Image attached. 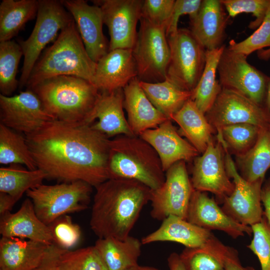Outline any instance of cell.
I'll return each mask as SVG.
<instances>
[{
	"label": "cell",
	"mask_w": 270,
	"mask_h": 270,
	"mask_svg": "<svg viewBox=\"0 0 270 270\" xmlns=\"http://www.w3.org/2000/svg\"><path fill=\"white\" fill-rule=\"evenodd\" d=\"M240 175L246 181L264 179L270 168V130L261 128L256 142L246 153L236 156Z\"/></svg>",
	"instance_id": "obj_30"
},
{
	"label": "cell",
	"mask_w": 270,
	"mask_h": 270,
	"mask_svg": "<svg viewBox=\"0 0 270 270\" xmlns=\"http://www.w3.org/2000/svg\"><path fill=\"white\" fill-rule=\"evenodd\" d=\"M264 104L262 106L264 110L266 115L268 126H270V78H269L266 94L264 98Z\"/></svg>",
	"instance_id": "obj_50"
},
{
	"label": "cell",
	"mask_w": 270,
	"mask_h": 270,
	"mask_svg": "<svg viewBox=\"0 0 270 270\" xmlns=\"http://www.w3.org/2000/svg\"><path fill=\"white\" fill-rule=\"evenodd\" d=\"M53 244L64 250H71L80 240L82 232L68 214L56 218L49 226Z\"/></svg>",
	"instance_id": "obj_40"
},
{
	"label": "cell",
	"mask_w": 270,
	"mask_h": 270,
	"mask_svg": "<svg viewBox=\"0 0 270 270\" xmlns=\"http://www.w3.org/2000/svg\"><path fill=\"white\" fill-rule=\"evenodd\" d=\"M38 0H2L0 4V42L12 40L37 15Z\"/></svg>",
	"instance_id": "obj_32"
},
{
	"label": "cell",
	"mask_w": 270,
	"mask_h": 270,
	"mask_svg": "<svg viewBox=\"0 0 270 270\" xmlns=\"http://www.w3.org/2000/svg\"><path fill=\"white\" fill-rule=\"evenodd\" d=\"M237 252L214 236L202 246L186 248L180 256L187 270H224L226 260Z\"/></svg>",
	"instance_id": "obj_29"
},
{
	"label": "cell",
	"mask_w": 270,
	"mask_h": 270,
	"mask_svg": "<svg viewBox=\"0 0 270 270\" xmlns=\"http://www.w3.org/2000/svg\"><path fill=\"white\" fill-rule=\"evenodd\" d=\"M123 89L100 92L94 107L84 123L108 138L126 134L134 135L124 112Z\"/></svg>",
	"instance_id": "obj_21"
},
{
	"label": "cell",
	"mask_w": 270,
	"mask_h": 270,
	"mask_svg": "<svg viewBox=\"0 0 270 270\" xmlns=\"http://www.w3.org/2000/svg\"><path fill=\"white\" fill-rule=\"evenodd\" d=\"M26 138L47 178L82 180L95 188L110 178V138L91 124L53 120Z\"/></svg>",
	"instance_id": "obj_1"
},
{
	"label": "cell",
	"mask_w": 270,
	"mask_h": 270,
	"mask_svg": "<svg viewBox=\"0 0 270 270\" xmlns=\"http://www.w3.org/2000/svg\"><path fill=\"white\" fill-rule=\"evenodd\" d=\"M92 187L82 180L54 185L42 184L26 194L32 200L38 217L49 226L60 216L86 210Z\"/></svg>",
	"instance_id": "obj_6"
},
{
	"label": "cell",
	"mask_w": 270,
	"mask_h": 270,
	"mask_svg": "<svg viewBox=\"0 0 270 270\" xmlns=\"http://www.w3.org/2000/svg\"><path fill=\"white\" fill-rule=\"evenodd\" d=\"M140 84L152 104L170 120L192 94L167 79L156 82L140 80Z\"/></svg>",
	"instance_id": "obj_31"
},
{
	"label": "cell",
	"mask_w": 270,
	"mask_h": 270,
	"mask_svg": "<svg viewBox=\"0 0 270 270\" xmlns=\"http://www.w3.org/2000/svg\"><path fill=\"white\" fill-rule=\"evenodd\" d=\"M266 47H270V6L264 21L254 33L240 42L231 40L228 46L230 50L246 56ZM270 56V48L260 57L265 58Z\"/></svg>",
	"instance_id": "obj_39"
},
{
	"label": "cell",
	"mask_w": 270,
	"mask_h": 270,
	"mask_svg": "<svg viewBox=\"0 0 270 270\" xmlns=\"http://www.w3.org/2000/svg\"><path fill=\"white\" fill-rule=\"evenodd\" d=\"M141 240L128 236L124 240L98 238L94 246L108 270H125L138 265Z\"/></svg>",
	"instance_id": "obj_28"
},
{
	"label": "cell",
	"mask_w": 270,
	"mask_h": 270,
	"mask_svg": "<svg viewBox=\"0 0 270 270\" xmlns=\"http://www.w3.org/2000/svg\"><path fill=\"white\" fill-rule=\"evenodd\" d=\"M174 0H144L141 18L158 25L166 26L170 18Z\"/></svg>",
	"instance_id": "obj_43"
},
{
	"label": "cell",
	"mask_w": 270,
	"mask_h": 270,
	"mask_svg": "<svg viewBox=\"0 0 270 270\" xmlns=\"http://www.w3.org/2000/svg\"><path fill=\"white\" fill-rule=\"evenodd\" d=\"M96 66L88 54L73 20L40 57L26 86L28 88L43 80L60 76L81 78L92 84Z\"/></svg>",
	"instance_id": "obj_3"
},
{
	"label": "cell",
	"mask_w": 270,
	"mask_h": 270,
	"mask_svg": "<svg viewBox=\"0 0 270 270\" xmlns=\"http://www.w3.org/2000/svg\"><path fill=\"white\" fill-rule=\"evenodd\" d=\"M28 88L54 120L66 122H84L100 94L89 81L69 76L50 78Z\"/></svg>",
	"instance_id": "obj_4"
},
{
	"label": "cell",
	"mask_w": 270,
	"mask_h": 270,
	"mask_svg": "<svg viewBox=\"0 0 270 270\" xmlns=\"http://www.w3.org/2000/svg\"><path fill=\"white\" fill-rule=\"evenodd\" d=\"M23 52L14 40L0 42V91L10 96L19 86L16 78L18 64Z\"/></svg>",
	"instance_id": "obj_36"
},
{
	"label": "cell",
	"mask_w": 270,
	"mask_h": 270,
	"mask_svg": "<svg viewBox=\"0 0 270 270\" xmlns=\"http://www.w3.org/2000/svg\"><path fill=\"white\" fill-rule=\"evenodd\" d=\"M142 0H96L94 4L102 12L104 24L110 36L109 50H132L138 36L136 24L141 18Z\"/></svg>",
	"instance_id": "obj_13"
},
{
	"label": "cell",
	"mask_w": 270,
	"mask_h": 270,
	"mask_svg": "<svg viewBox=\"0 0 270 270\" xmlns=\"http://www.w3.org/2000/svg\"><path fill=\"white\" fill-rule=\"evenodd\" d=\"M247 56L225 46L217 72L222 88L237 92L262 107L270 77L250 64Z\"/></svg>",
	"instance_id": "obj_10"
},
{
	"label": "cell",
	"mask_w": 270,
	"mask_h": 270,
	"mask_svg": "<svg viewBox=\"0 0 270 270\" xmlns=\"http://www.w3.org/2000/svg\"><path fill=\"white\" fill-rule=\"evenodd\" d=\"M47 178L43 170L26 169L20 164H10L0 168V192L8 194L18 201L24 193Z\"/></svg>",
	"instance_id": "obj_34"
},
{
	"label": "cell",
	"mask_w": 270,
	"mask_h": 270,
	"mask_svg": "<svg viewBox=\"0 0 270 270\" xmlns=\"http://www.w3.org/2000/svg\"><path fill=\"white\" fill-rule=\"evenodd\" d=\"M17 201L10 195L0 192V216L10 212Z\"/></svg>",
	"instance_id": "obj_48"
},
{
	"label": "cell",
	"mask_w": 270,
	"mask_h": 270,
	"mask_svg": "<svg viewBox=\"0 0 270 270\" xmlns=\"http://www.w3.org/2000/svg\"><path fill=\"white\" fill-rule=\"evenodd\" d=\"M50 246L29 240L2 236L0 270H32L41 262Z\"/></svg>",
	"instance_id": "obj_26"
},
{
	"label": "cell",
	"mask_w": 270,
	"mask_h": 270,
	"mask_svg": "<svg viewBox=\"0 0 270 270\" xmlns=\"http://www.w3.org/2000/svg\"><path fill=\"white\" fill-rule=\"evenodd\" d=\"M61 2L72 16L90 58L96 63L109 52V44L102 31L100 8L84 0H63Z\"/></svg>",
	"instance_id": "obj_17"
},
{
	"label": "cell",
	"mask_w": 270,
	"mask_h": 270,
	"mask_svg": "<svg viewBox=\"0 0 270 270\" xmlns=\"http://www.w3.org/2000/svg\"><path fill=\"white\" fill-rule=\"evenodd\" d=\"M139 136L156 150L164 172L175 163L190 161L200 154L182 137L170 119L156 128L145 130Z\"/></svg>",
	"instance_id": "obj_19"
},
{
	"label": "cell",
	"mask_w": 270,
	"mask_h": 270,
	"mask_svg": "<svg viewBox=\"0 0 270 270\" xmlns=\"http://www.w3.org/2000/svg\"><path fill=\"white\" fill-rule=\"evenodd\" d=\"M228 16L220 0H202L196 16L190 20L192 35L206 50L223 46Z\"/></svg>",
	"instance_id": "obj_24"
},
{
	"label": "cell",
	"mask_w": 270,
	"mask_h": 270,
	"mask_svg": "<svg viewBox=\"0 0 270 270\" xmlns=\"http://www.w3.org/2000/svg\"><path fill=\"white\" fill-rule=\"evenodd\" d=\"M202 0H176L170 18L166 28V35L176 32L178 29V22L180 16L188 14L190 20L194 18L198 12Z\"/></svg>",
	"instance_id": "obj_44"
},
{
	"label": "cell",
	"mask_w": 270,
	"mask_h": 270,
	"mask_svg": "<svg viewBox=\"0 0 270 270\" xmlns=\"http://www.w3.org/2000/svg\"><path fill=\"white\" fill-rule=\"evenodd\" d=\"M108 170L110 178L136 180L152 190L160 188L166 178L156 150L136 135L110 138Z\"/></svg>",
	"instance_id": "obj_5"
},
{
	"label": "cell",
	"mask_w": 270,
	"mask_h": 270,
	"mask_svg": "<svg viewBox=\"0 0 270 270\" xmlns=\"http://www.w3.org/2000/svg\"><path fill=\"white\" fill-rule=\"evenodd\" d=\"M96 188L90 228L98 238H126L150 201L151 189L126 178H109Z\"/></svg>",
	"instance_id": "obj_2"
},
{
	"label": "cell",
	"mask_w": 270,
	"mask_h": 270,
	"mask_svg": "<svg viewBox=\"0 0 270 270\" xmlns=\"http://www.w3.org/2000/svg\"><path fill=\"white\" fill-rule=\"evenodd\" d=\"M260 128L250 124H238L222 127L217 136L236 156L246 153L257 140Z\"/></svg>",
	"instance_id": "obj_37"
},
{
	"label": "cell",
	"mask_w": 270,
	"mask_h": 270,
	"mask_svg": "<svg viewBox=\"0 0 270 270\" xmlns=\"http://www.w3.org/2000/svg\"><path fill=\"white\" fill-rule=\"evenodd\" d=\"M140 270H160L156 268L150 266H140Z\"/></svg>",
	"instance_id": "obj_51"
},
{
	"label": "cell",
	"mask_w": 270,
	"mask_h": 270,
	"mask_svg": "<svg viewBox=\"0 0 270 270\" xmlns=\"http://www.w3.org/2000/svg\"><path fill=\"white\" fill-rule=\"evenodd\" d=\"M268 128L269 130H270V126H268Z\"/></svg>",
	"instance_id": "obj_53"
},
{
	"label": "cell",
	"mask_w": 270,
	"mask_h": 270,
	"mask_svg": "<svg viewBox=\"0 0 270 270\" xmlns=\"http://www.w3.org/2000/svg\"><path fill=\"white\" fill-rule=\"evenodd\" d=\"M224 270H255L251 266H244L241 264L238 253L228 258L224 262Z\"/></svg>",
	"instance_id": "obj_47"
},
{
	"label": "cell",
	"mask_w": 270,
	"mask_h": 270,
	"mask_svg": "<svg viewBox=\"0 0 270 270\" xmlns=\"http://www.w3.org/2000/svg\"><path fill=\"white\" fill-rule=\"evenodd\" d=\"M125 270H140V266L138 265L136 266H132Z\"/></svg>",
	"instance_id": "obj_52"
},
{
	"label": "cell",
	"mask_w": 270,
	"mask_h": 270,
	"mask_svg": "<svg viewBox=\"0 0 270 270\" xmlns=\"http://www.w3.org/2000/svg\"><path fill=\"white\" fill-rule=\"evenodd\" d=\"M170 120L179 126L180 134L185 137L199 153L202 154L212 140V135L216 130L208 122L206 114L191 99L186 102Z\"/></svg>",
	"instance_id": "obj_27"
},
{
	"label": "cell",
	"mask_w": 270,
	"mask_h": 270,
	"mask_svg": "<svg viewBox=\"0 0 270 270\" xmlns=\"http://www.w3.org/2000/svg\"><path fill=\"white\" fill-rule=\"evenodd\" d=\"M230 17H234L242 12L252 13L255 20L252 21L248 28H258L264 21L268 8L270 0H220Z\"/></svg>",
	"instance_id": "obj_41"
},
{
	"label": "cell",
	"mask_w": 270,
	"mask_h": 270,
	"mask_svg": "<svg viewBox=\"0 0 270 270\" xmlns=\"http://www.w3.org/2000/svg\"><path fill=\"white\" fill-rule=\"evenodd\" d=\"M221 144L226 170L234 184L232 192L223 200L222 208L234 220L251 226L261 222L264 216L261 201L264 179L254 182L245 180L238 173L227 147L224 144Z\"/></svg>",
	"instance_id": "obj_12"
},
{
	"label": "cell",
	"mask_w": 270,
	"mask_h": 270,
	"mask_svg": "<svg viewBox=\"0 0 270 270\" xmlns=\"http://www.w3.org/2000/svg\"><path fill=\"white\" fill-rule=\"evenodd\" d=\"M53 120L30 89L13 96L0 94V124L16 132L28 135Z\"/></svg>",
	"instance_id": "obj_16"
},
{
	"label": "cell",
	"mask_w": 270,
	"mask_h": 270,
	"mask_svg": "<svg viewBox=\"0 0 270 270\" xmlns=\"http://www.w3.org/2000/svg\"><path fill=\"white\" fill-rule=\"evenodd\" d=\"M60 0H38L34 28L26 40H20L24 56L19 86H26L32 70L45 46L72 20Z\"/></svg>",
	"instance_id": "obj_7"
},
{
	"label": "cell",
	"mask_w": 270,
	"mask_h": 270,
	"mask_svg": "<svg viewBox=\"0 0 270 270\" xmlns=\"http://www.w3.org/2000/svg\"><path fill=\"white\" fill-rule=\"evenodd\" d=\"M167 40L170 56L166 79L183 90L192 91L204 68L206 50L188 29L178 28Z\"/></svg>",
	"instance_id": "obj_8"
},
{
	"label": "cell",
	"mask_w": 270,
	"mask_h": 270,
	"mask_svg": "<svg viewBox=\"0 0 270 270\" xmlns=\"http://www.w3.org/2000/svg\"><path fill=\"white\" fill-rule=\"evenodd\" d=\"M170 270H187L180 254L172 252L167 259Z\"/></svg>",
	"instance_id": "obj_49"
},
{
	"label": "cell",
	"mask_w": 270,
	"mask_h": 270,
	"mask_svg": "<svg viewBox=\"0 0 270 270\" xmlns=\"http://www.w3.org/2000/svg\"><path fill=\"white\" fill-rule=\"evenodd\" d=\"M211 230L204 229L175 216L162 221L156 230L141 240L142 244L158 242H174L188 248L200 247L214 236Z\"/></svg>",
	"instance_id": "obj_25"
},
{
	"label": "cell",
	"mask_w": 270,
	"mask_h": 270,
	"mask_svg": "<svg viewBox=\"0 0 270 270\" xmlns=\"http://www.w3.org/2000/svg\"><path fill=\"white\" fill-rule=\"evenodd\" d=\"M251 227L253 238L247 247L258 258L262 270H270V226L264 216Z\"/></svg>",
	"instance_id": "obj_42"
},
{
	"label": "cell",
	"mask_w": 270,
	"mask_h": 270,
	"mask_svg": "<svg viewBox=\"0 0 270 270\" xmlns=\"http://www.w3.org/2000/svg\"><path fill=\"white\" fill-rule=\"evenodd\" d=\"M225 46L206 50V64L203 72L195 88L191 100L204 114L211 108L222 90L216 78L218 64Z\"/></svg>",
	"instance_id": "obj_33"
},
{
	"label": "cell",
	"mask_w": 270,
	"mask_h": 270,
	"mask_svg": "<svg viewBox=\"0 0 270 270\" xmlns=\"http://www.w3.org/2000/svg\"><path fill=\"white\" fill-rule=\"evenodd\" d=\"M190 180L195 190L214 194L220 202L232 192L234 184L226 172L219 141L216 144L211 140L202 154L194 158Z\"/></svg>",
	"instance_id": "obj_15"
},
{
	"label": "cell",
	"mask_w": 270,
	"mask_h": 270,
	"mask_svg": "<svg viewBox=\"0 0 270 270\" xmlns=\"http://www.w3.org/2000/svg\"><path fill=\"white\" fill-rule=\"evenodd\" d=\"M140 27L132 49L138 78L152 82L166 80L170 56L166 26L154 24L140 18Z\"/></svg>",
	"instance_id": "obj_9"
},
{
	"label": "cell",
	"mask_w": 270,
	"mask_h": 270,
	"mask_svg": "<svg viewBox=\"0 0 270 270\" xmlns=\"http://www.w3.org/2000/svg\"><path fill=\"white\" fill-rule=\"evenodd\" d=\"M205 114L216 132L224 126L238 124H250L260 128L268 126L262 106L237 92L223 88Z\"/></svg>",
	"instance_id": "obj_14"
},
{
	"label": "cell",
	"mask_w": 270,
	"mask_h": 270,
	"mask_svg": "<svg viewBox=\"0 0 270 270\" xmlns=\"http://www.w3.org/2000/svg\"><path fill=\"white\" fill-rule=\"evenodd\" d=\"M65 251L54 244L50 245L41 262L32 270H58L59 258Z\"/></svg>",
	"instance_id": "obj_45"
},
{
	"label": "cell",
	"mask_w": 270,
	"mask_h": 270,
	"mask_svg": "<svg viewBox=\"0 0 270 270\" xmlns=\"http://www.w3.org/2000/svg\"><path fill=\"white\" fill-rule=\"evenodd\" d=\"M0 234L2 236L17 238L53 244L50 230L38 217L32 200H25L14 213L7 212L0 216Z\"/></svg>",
	"instance_id": "obj_22"
},
{
	"label": "cell",
	"mask_w": 270,
	"mask_h": 270,
	"mask_svg": "<svg viewBox=\"0 0 270 270\" xmlns=\"http://www.w3.org/2000/svg\"><path fill=\"white\" fill-rule=\"evenodd\" d=\"M0 164H20L30 170L38 168L26 137L0 124Z\"/></svg>",
	"instance_id": "obj_35"
},
{
	"label": "cell",
	"mask_w": 270,
	"mask_h": 270,
	"mask_svg": "<svg viewBox=\"0 0 270 270\" xmlns=\"http://www.w3.org/2000/svg\"><path fill=\"white\" fill-rule=\"evenodd\" d=\"M124 108L128 114V122L136 136L154 128L168 120L150 102L136 77L124 88Z\"/></svg>",
	"instance_id": "obj_23"
},
{
	"label": "cell",
	"mask_w": 270,
	"mask_h": 270,
	"mask_svg": "<svg viewBox=\"0 0 270 270\" xmlns=\"http://www.w3.org/2000/svg\"><path fill=\"white\" fill-rule=\"evenodd\" d=\"M137 76L132 50L115 49L97 62L92 84L100 92H110L123 89Z\"/></svg>",
	"instance_id": "obj_20"
},
{
	"label": "cell",
	"mask_w": 270,
	"mask_h": 270,
	"mask_svg": "<svg viewBox=\"0 0 270 270\" xmlns=\"http://www.w3.org/2000/svg\"><path fill=\"white\" fill-rule=\"evenodd\" d=\"M186 220L206 230L224 232L234 238L252 234L251 226L234 220L206 192L195 190L189 204Z\"/></svg>",
	"instance_id": "obj_18"
},
{
	"label": "cell",
	"mask_w": 270,
	"mask_h": 270,
	"mask_svg": "<svg viewBox=\"0 0 270 270\" xmlns=\"http://www.w3.org/2000/svg\"><path fill=\"white\" fill-rule=\"evenodd\" d=\"M165 180L158 188L152 190L150 216L162 221L170 216L186 220L188 207L194 189L189 178L186 162H178L165 174Z\"/></svg>",
	"instance_id": "obj_11"
},
{
	"label": "cell",
	"mask_w": 270,
	"mask_h": 270,
	"mask_svg": "<svg viewBox=\"0 0 270 270\" xmlns=\"http://www.w3.org/2000/svg\"><path fill=\"white\" fill-rule=\"evenodd\" d=\"M58 270H108L95 247L66 250L60 256Z\"/></svg>",
	"instance_id": "obj_38"
},
{
	"label": "cell",
	"mask_w": 270,
	"mask_h": 270,
	"mask_svg": "<svg viewBox=\"0 0 270 270\" xmlns=\"http://www.w3.org/2000/svg\"><path fill=\"white\" fill-rule=\"evenodd\" d=\"M261 201L264 208V216L270 226V178L262 186Z\"/></svg>",
	"instance_id": "obj_46"
}]
</instances>
